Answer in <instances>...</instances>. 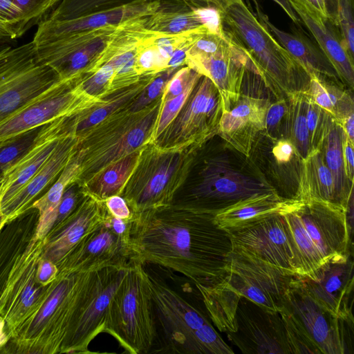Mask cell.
I'll use <instances>...</instances> for the list:
<instances>
[{
	"label": "cell",
	"mask_w": 354,
	"mask_h": 354,
	"mask_svg": "<svg viewBox=\"0 0 354 354\" xmlns=\"http://www.w3.org/2000/svg\"><path fill=\"white\" fill-rule=\"evenodd\" d=\"M176 71L167 69L157 73L134 100L130 109L134 111H140L160 97Z\"/></svg>",
	"instance_id": "42"
},
{
	"label": "cell",
	"mask_w": 354,
	"mask_h": 354,
	"mask_svg": "<svg viewBox=\"0 0 354 354\" xmlns=\"http://www.w3.org/2000/svg\"><path fill=\"white\" fill-rule=\"evenodd\" d=\"M140 150L107 167L83 185L81 190L104 201L111 196H120L136 164Z\"/></svg>",
	"instance_id": "33"
},
{
	"label": "cell",
	"mask_w": 354,
	"mask_h": 354,
	"mask_svg": "<svg viewBox=\"0 0 354 354\" xmlns=\"http://www.w3.org/2000/svg\"><path fill=\"white\" fill-rule=\"evenodd\" d=\"M104 333L130 354H146L157 339L156 317L144 264L130 259L110 300Z\"/></svg>",
	"instance_id": "9"
},
{
	"label": "cell",
	"mask_w": 354,
	"mask_h": 354,
	"mask_svg": "<svg viewBox=\"0 0 354 354\" xmlns=\"http://www.w3.org/2000/svg\"><path fill=\"white\" fill-rule=\"evenodd\" d=\"M228 233L233 248L287 274H295L292 241L282 213L270 215Z\"/></svg>",
	"instance_id": "17"
},
{
	"label": "cell",
	"mask_w": 354,
	"mask_h": 354,
	"mask_svg": "<svg viewBox=\"0 0 354 354\" xmlns=\"http://www.w3.org/2000/svg\"><path fill=\"white\" fill-rule=\"evenodd\" d=\"M113 75V67L104 64L90 75H82L80 86L88 95L102 99L109 95Z\"/></svg>",
	"instance_id": "40"
},
{
	"label": "cell",
	"mask_w": 354,
	"mask_h": 354,
	"mask_svg": "<svg viewBox=\"0 0 354 354\" xmlns=\"http://www.w3.org/2000/svg\"><path fill=\"white\" fill-rule=\"evenodd\" d=\"M221 13L223 30L246 56L262 80L278 95L308 85L309 75L281 46L243 0Z\"/></svg>",
	"instance_id": "5"
},
{
	"label": "cell",
	"mask_w": 354,
	"mask_h": 354,
	"mask_svg": "<svg viewBox=\"0 0 354 354\" xmlns=\"http://www.w3.org/2000/svg\"><path fill=\"white\" fill-rule=\"evenodd\" d=\"M12 41L14 39L6 32L0 29V50L8 46L7 44L12 43Z\"/></svg>",
	"instance_id": "54"
},
{
	"label": "cell",
	"mask_w": 354,
	"mask_h": 354,
	"mask_svg": "<svg viewBox=\"0 0 354 354\" xmlns=\"http://www.w3.org/2000/svg\"><path fill=\"white\" fill-rule=\"evenodd\" d=\"M216 162L207 167L203 183L194 187L185 200L171 205L215 214L253 195L276 192L256 171L234 168L223 160Z\"/></svg>",
	"instance_id": "12"
},
{
	"label": "cell",
	"mask_w": 354,
	"mask_h": 354,
	"mask_svg": "<svg viewBox=\"0 0 354 354\" xmlns=\"http://www.w3.org/2000/svg\"><path fill=\"white\" fill-rule=\"evenodd\" d=\"M235 330L228 339L244 354H292L288 333L279 312L241 297L234 315Z\"/></svg>",
	"instance_id": "15"
},
{
	"label": "cell",
	"mask_w": 354,
	"mask_h": 354,
	"mask_svg": "<svg viewBox=\"0 0 354 354\" xmlns=\"http://www.w3.org/2000/svg\"><path fill=\"white\" fill-rule=\"evenodd\" d=\"M314 10L324 17L328 18L325 0H304Z\"/></svg>",
	"instance_id": "51"
},
{
	"label": "cell",
	"mask_w": 354,
	"mask_h": 354,
	"mask_svg": "<svg viewBox=\"0 0 354 354\" xmlns=\"http://www.w3.org/2000/svg\"><path fill=\"white\" fill-rule=\"evenodd\" d=\"M35 290L30 286L25 288L21 295V301L24 306L31 305L35 298Z\"/></svg>",
	"instance_id": "52"
},
{
	"label": "cell",
	"mask_w": 354,
	"mask_h": 354,
	"mask_svg": "<svg viewBox=\"0 0 354 354\" xmlns=\"http://www.w3.org/2000/svg\"><path fill=\"white\" fill-rule=\"evenodd\" d=\"M3 215L2 214L1 210H0V223L2 221V218H3Z\"/></svg>",
	"instance_id": "56"
},
{
	"label": "cell",
	"mask_w": 354,
	"mask_h": 354,
	"mask_svg": "<svg viewBox=\"0 0 354 354\" xmlns=\"http://www.w3.org/2000/svg\"><path fill=\"white\" fill-rule=\"evenodd\" d=\"M42 126L0 140V178L30 150Z\"/></svg>",
	"instance_id": "37"
},
{
	"label": "cell",
	"mask_w": 354,
	"mask_h": 354,
	"mask_svg": "<svg viewBox=\"0 0 354 354\" xmlns=\"http://www.w3.org/2000/svg\"><path fill=\"white\" fill-rule=\"evenodd\" d=\"M241 0H211L212 5L221 12H223L230 5Z\"/></svg>",
	"instance_id": "53"
},
{
	"label": "cell",
	"mask_w": 354,
	"mask_h": 354,
	"mask_svg": "<svg viewBox=\"0 0 354 354\" xmlns=\"http://www.w3.org/2000/svg\"><path fill=\"white\" fill-rule=\"evenodd\" d=\"M130 106L109 115L77 137L74 158L78 171L73 183L80 188L109 165L151 142L161 96L140 111H132Z\"/></svg>",
	"instance_id": "4"
},
{
	"label": "cell",
	"mask_w": 354,
	"mask_h": 354,
	"mask_svg": "<svg viewBox=\"0 0 354 354\" xmlns=\"http://www.w3.org/2000/svg\"><path fill=\"white\" fill-rule=\"evenodd\" d=\"M197 73L187 66L176 71L165 87L161 95V102L164 103L182 93Z\"/></svg>",
	"instance_id": "44"
},
{
	"label": "cell",
	"mask_w": 354,
	"mask_h": 354,
	"mask_svg": "<svg viewBox=\"0 0 354 354\" xmlns=\"http://www.w3.org/2000/svg\"><path fill=\"white\" fill-rule=\"evenodd\" d=\"M56 272L55 266L50 262H45L40 268L39 278L41 282H46L54 277Z\"/></svg>",
	"instance_id": "48"
},
{
	"label": "cell",
	"mask_w": 354,
	"mask_h": 354,
	"mask_svg": "<svg viewBox=\"0 0 354 354\" xmlns=\"http://www.w3.org/2000/svg\"><path fill=\"white\" fill-rule=\"evenodd\" d=\"M131 259L180 273L209 286L225 274L233 245L214 214L174 205L131 214Z\"/></svg>",
	"instance_id": "1"
},
{
	"label": "cell",
	"mask_w": 354,
	"mask_h": 354,
	"mask_svg": "<svg viewBox=\"0 0 354 354\" xmlns=\"http://www.w3.org/2000/svg\"><path fill=\"white\" fill-rule=\"evenodd\" d=\"M332 118L308 96L306 122L311 152L319 149Z\"/></svg>",
	"instance_id": "39"
},
{
	"label": "cell",
	"mask_w": 354,
	"mask_h": 354,
	"mask_svg": "<svg viewBox=\"0 0 354 354\" xmlns=\"http://www.w3.org/2000/svg\"><path fill=\"white\" fill-rule=\"evenodd\" d=\"M146 18L136 17L118 24L93 64L91 73L104 64L114 69L109 95L133 84L142 77L136 71V61L138 45L149 31Z\"/></svg>",
	"instance_id": "20"
},
{
	"label": "cell",
	"mask_w": 354,
	"mask_h": 354,
	"mask_svg": "<svg viewBox=\"0 0 354 354\" xmlns=\"http://www.w3.org/2000/svg\"><path fill=\"white\" fill-rule=\"evenodd\" d=\"M185 65L212 81L219 93L224 112L241 96L246 71L252 64L230 39L214 53L187 56Z\"/></svg>",
	"instance_id": "21"
},
{
	"label": "cell",
	"mask_w": 354,
	"mask_h": 354,
	"mask_svg": "<svg viewBox=\"0 0 354 354\" xmlns=\"http://www.w3.org/2000/svg\"><path fill=\"white\" fill-rule=\"evenodd\" d=\"M109 219L85 235L62 257L63 274L128 264L132 257L129 238L115 234Z\"/></svg>",
	"instance_id": "19"
},
{
	"label": "cell",
	"mask_w": 354,
	"mask_h": 354,
	"mask_svg": "<svg viewBox=\"0 0 354 354\" xmlns=\"http://www.w3.org/2000/svg\"><path fill=\"white\" fill-rule=\"evenodd\" d=\"M293 275L232 248L224 276L209 286L195 284L207 315L221 332L235 330L239 299H249L267 310L280 312Z\"/></svg>",
	"instance_id": "2"
},
{
	"label": "cell",
	"mask_w": 354,
	"mask_h": 354,
	"mask_svg": "<svg viewBox=\"0 0 354 354\" xmlns=\"http://www.w3.org/2000/svg\"><path fill=\"white\" fill-rule=\"evenodd\" d=\"M61 0H0V29L16 40L46 19Z\"/></svg>",
	"instance_id": "30"
},
{
	"label": "cell",
	"mask_w": 354,
	"mask_h": 354,
	"mask_svg": "<svg viewBox=\"0 0 354 354\" xmlns=\"http://www.w3.org/2000/svg\"><path fill=\"white\" fill-rule=\"evenodd\" d=\"M60 80L38 58L32 41L0 50V123Z\"/></svg>",
	"instance_id": "10"
},
{
	"label": "cell",
	"mask_w": 354,
	"mask_h": 354,
	"mask_svg": "<svg viewBox=\"0 0 354 354\" xmlns=\"http://www.w3.org/2000/svg\"><path fill=\"white\" fill-rule=\"evenodd\" d=\"M337 28L342 39L354 58V0H337Z\"/></svg>",
	"instance_id": "41"
},
{
	"label": "cell",
	"mask_w": 354,
	"mask_h": 354,
	"mask_svg": "<svg viewBox=\"0 0 354 354\" xmlns=\"http://www.w3.org/2000/svg\"><path fill=\"white\" fill-rule=\"evenodd\" d=\"M160 4V0H140L122 7L71 20L53 21L46 19L37 25L32 41L39 44L70 33L116 25L136 17H147L153 14Z\"/></svg>",
	"instance_id": "25"
},
{
	"label": "cell",
	"mask_w": 354,
	"mask_h": 354,
	"mask_svg": "<svg viewBox=\"0 0 354 354\" xmlns=\"http://www.w3.org/2000/svg\"><path fill=\"white\" fill-rule=\"evenodd\" d=\"M340 125L349 140L354 143V113L349 115Z\"/></svg>",
	"instance_id": "49"
},
{
	"label": "cell",
	"mask_w": 354,
	"mask_h": 354,
	"mask_svg": "<svg viewBox=\"0 0 354 354\" xmlns=\"http://www.w3.org/2000/svg\"><path fill=\"white\" fill-rule=\"evenodd\" d=\"M77 138L71 133L63 138L44 165L0 210L6 217L21 213L30 203L55 181L76 151Z\"/></svg>",
	"instance_id": "26"
},
{
	"label": "cell",
	"mask_w": 354,
	"mask_h": 354,
	"mask_svg": "<svg viewBox=\"0 0 354 354\" xmlns=\"http://www.w3.org/2000/svg\"><path fill=\"white\" fill-rule=\"evenodd\" d=\"M81 75L60 80L0 123V140L71 116L91 107L101 99L85 93Z\"/></svg>",
	"instance_id": "13"
},
{
	"label": "cell",
	"mask_w": 354,
	"mask_h": 354,
	"mask_svg": "<svg viewBox=\"0 0 354 354\" xmlns=\"http://www.w3.org/2000/svg\"><path fill=\"white\" fill-rule=\"evenodd\" d=\"M140 0H61L47 19L62 21L122 7Z\"/></svg>",
	"instance_id": "35"
},
{
	"label": "cell",
	"mask_w": 354,
	"mask_h": 354,
	"mask_svg": "<svg viewBox=\"0 0 354 354\" xmlns=\"http://www.w3.org/2000/svg\"><path fill=\"white\" fill-rule=\"evenodd\" d=\"M269 104L266 100L241 94L229 110L222 113L216 135L249 158L257 136L264 129Z\"/></svg>",
	"instance_id": "23"
},
{
	"label": "cell",
	"mask_w": 354,
	"mask_h": 354,
	"mask_svg": "<svg viewBox=\"0 0 354 354\" xmlns=\"http://www.w3.org/2000/svg\"><path fill=\"white\" fill-rule=\"evenodd\" d=\"M277 3L293 21L294 24L299 25L300 19L292 8L290 0H272Z\"/></svg>",
	"instance_id": "47"
},
{
	"label": "cell",
	"mask_w": 354,
	"mask_h": 354,
	"mask_svg": "<svg viewBox=\"0 0 354 354\" xmlns=\"http://www.w3.org/2000/svg\"><path fill=\"white\" fill-rule=\"evenodd\" d=\"M148 281L164 345L160 353L233 354L209 322L208 315L148 272Z\"/></svg>",
	"instance_id": "8"
},
{
	"label": "cell",
	"mask_w": 354,
	"mask_h": 354,
	"mask_svg": "<svg viewBox=\"0 0 354 354\" xmlns=\"http://www.w3.org/2000/svg\"><path fill=\"white\" fill-rule=\"evenodd\" d=\"M299 277L317 304L341 319L354 322L353 251L333 257L310 277Z\"/></svg>",
	"instance_id": "18"
},
{
	"label": "cell",
	"mask_w": 354,
	"mask_h": 354,
	"mask_svg": "<svg viewBox=\"0 0 354 354\" xmlns=\"http://www.w3.org/2000/svg\"><path fill=\"white\" fill-rule=\"evenodd\" d=\"M288 114V101L285 98H280L276 102L270 104L268 106L266 117L264 129L262 131L269 137L276 138L277 133L280 132V129H287V121Z\"/></svg>",
	"instance_id": "43"
},
{
	"label": "cell",
	"mask_w": 354,
	"mask_h": 354,
	"mask_svg": "<svg viewBox=\"0 0 354 354\" xmlns=\"http://www.w3.org/2000/svg\"><path fill=\"white\" fill-rule=\"evenodd\" d=\"M117 25L73 32L35 44L37 55L56 72L61 80L88 74Z\"/></svg>",
	"instance_id": "16"
},
{
	"label": "cell",
	"mask_w": 354,
	"mask_h": 354,
	"mask_svg": "<svg viewBox=\"0 0 354 354\" xmlns=\"http://www.w3.org/2000/svg\"><path fill=\"white\" fill-rule=\"evenodd\" d=\"M354 143L345 134L343 142V161L344 171L348 179L353 183L354 175Z\"/></svg>",
	"instance_id": "46"
},
{
	"label": "cell",
	"mask_w": 354,
	"mask_h": 354,
	"mask_svg": "<svg viewBox=\"0 0 354 354\" xmlns=\"http://www.w3.org/2000/svg\"><path fill=\"white\" fill-rule=\"evenodd\" d=\"M77 171L78 164L73 155L55 181L32 204V207L39 209L40 218H48L56 221L57 209L63 193L67 186L74 182Z\"/></svg>",
	"instance_id": "36"
},
{
	"label": "cell",
	"mask_w": 354,
	"mask_h": 354,
	"mask_svg": "<svg viewBox=\"0 0 354 354\" xmlns=\"http://www.w3.org/2000/svg\"><path fill=\"white\" fill-rule=\"evenodd\" d=\"M109 266L91 271L63 341L64 351L87 353L95 337L104 333L110 300L128 267Z\"/></svg>",
	"instance_id": "11"
},
{
	"label": "cell",
	"mask_w": 354,
	"mask_h": 354,
	"mask_svg": "<svg viewBox=\"0 0 354 354\" xmlns=\"http://www.w3.org/2000/svg\"><path fill=\"white\" fill-rule=\"evenodd\" d=\"M222 113L218 89L203 75L178 115L153 143L167 147L202 145L216 135Z\"/></svg>",
	"instance_id": "14"
},
{
	"label": "cell",
	"mask_w": 354,
	"mask_h": 354,
	"mask_svg": "<svg viewBox=\"0 0 354 354\" xmlns=\"http://www.w3.org/2000/svg\"><path fill=\"white\" fill-rule=\"evenodd\" d=\"M74 115L62 117L42 126L30 150L3 176L0 208L6 205L44 165L60 140L73 133Z\"/></svg>",
	"instance_id": "22"
},
{
	"label": "cell",
	"mask_w": 354,
	"mask_h": 354,
	"mask_svg": "<svg viewBox=\"0 0 354 354\" xmlns=\"http://www.w3.org/2000/svg\"><path fill=\"white\" fill-rule=\"evenodd\" d=\"M345 133L342 126L332 118L319 150L333 176L338 205L348 210L353 205V183L346 176L343 161V142Z\"/></svg>",
	"instance_id": "31"
},
{
	"label": "cell",
	"mask_w": 354,
	"mask_h": 354,
	"mask_svg": "<svg viewBox=\"0 0 354 354\" xmlns=\"http://www.w3.org/2000/svg\"><path fill=\"white\" fill-rule=\"evenodd\" d=\"M352 207L346 210L310 201L282 212L292 241L295 274L310 277L333 257L353 251Z\"/></svg>",
	"instance_id": "3"
},
{
	"label": "cell",
	"mask_w": 354,
	"mask_h": 354,
	"mask_svg": "<svg viewBox=\"0 0 354 354\" xmlns=\"http://www.w3.org/2000/svg\"><path fill=\"white\" fill-rule=\"evenodd\" d=\"M301 202L284 198L277 192L258 194L218 212L214 214V219L220 227L228 232L270 215L290 209Z\"/></svg>",
	"instance_id": "28"
},
{
	"label": "cell",
	"mask_w": 354,
	"mask_h": 354,
	"mask_svg": "<svg viewBox=\"0 0 354 354\" xmlns=\"http://www.w3.org/2000/svg\"><path fill=\"white\" fill-rule=\"evenodd\" d=\"M288 98L286 138L292 144L302 160L311 152L306 122L308 95L306 90H301L289 94Z\"/></svg>",
	"instance_id": "34"
},
{
	"label": "cell",
	"mask_w": 354,
	"mask_h": 354,
	"mask_svg": "<svg viewBox=\"0 0 354 354\" xmlns=\"http://www.w3.org/2000/svg\"><path fill=\"white\" fill-rule=\"evenodd\" d=\"M184 0H160L158 9L147 17L146 28L150 31L178 34L203 26L193 10Z\"/></svg>",
	"instance_id": "32"
},
{
	"label": "cell",
	"mask_w": 354,
	"mask_h": 354,
	"mask_svg": "<svg viewBox=\"0 0 354 354\" xmlns=\"http://www.w3.org/2000/svg\"><path fill=\"white\" fill-rule=\"evenodd\" d=\"M296 199L303 202L318 201L339 206L333 176L319 149L310 152L301 160Z\"/></svg>",
	"instance_id": "29"
},
{
	"label": "cell",
	"mask_w": 354,
	"mask_h": 354,
	"mask_svg": "<svg viewBox=\"0 0 354 354\" xmlns=\"http://www.w3.org/2000/svg\"><path fill=\"white\" fill-rule=\"evenodd\" d=\"M328 19L337 27V0H325Z\"/></svg>",
	"instance_id": "50"
},
{
	"label": "cell",
	"mask_w": 354,
	"mask_h": 354,
	"mask_svg": "<svg viewBox=\"0 0 354 354\" xmlns=\"http://www.w3.org/2000/svg\"><path fill=\"white\" fill-rule=\"evenodd\" d=\"M300 21L335 68L339 79L351 88L354 86V58L348 52L338 28L314 10L304 0H290Z\"/></svg>",
	"instance_id": "24"
},
{
	"label": "cell",
	"mask_w": 354,
	"mask_h": 354,
	"mask_svg": "<svg viewBox=\"0 0 354 354\" xmlns=\"http://www.w3.org/2000/svg\"><path fill=\"white\" fill-rule=\"evenodd\" d=\"M105 204L109 212L113 216L121 219H129L131 216V212L123 197L120 195H113L107 198Z\"/></svg>",
	"instance_id": "45"
},
{
	"label": "cell",
	"mask_w": 354,
	"mask_h": 354,
	"mask_svg": "<svg viewBox=\"0 0 354 354\" xmlns=\"http://www.w3.org/2000/svg\"><path fill=\"white\" fill-rule=\"evenodd\" d=\"M194 6H213L211 0H184Z\"/></svg>",
	"instance_id": "55"
},
{
	"label": "cell",
	"mask_w": 354,
	"mask_h": 354,
	"mask_svg": "<svg viewBox=\"0 0 354 354\" xmlns=\"http://www.w3.org/2000/svg\"><path fill=\"white\" fill-rule=\"evenodd\" d=\"M292 354H353L354 322L325 310L294 274L279 312Z\"/></svg>",
	"instance_id": "7"
},
{
	"label": "cell",
	"mask_w": 354,
	"mask_h": 354,
	"mask_svg": "<svg viewBox=\"0 0 354 354\" xmlns=\"http://www.w3.org/2000/svg\"><path fill=\"white\" fill-rule=\"evenodd\" d=\"M201 145L193 143L167 147L153 142L144 145L120 195L131 214L170 206Z\"/></svg>",
	"instance_id": "6"
},
{
	"label": "cell",
	"mask_w": 354,
	"mask_h": 354,
	"mask_svg": "<svg viewBox=\"0 0 354 354\" xmlns=\"http://www.w3.org/2000/svg\"><path fill=\"white\" fill-rule=\"evenodd\" d=\"M202 76L201 74L197 73L182 93L164 103L161 102V107L150 142H155L174 121Z\"/></svg>",
	"instance_id": "38"
},
{
	"label": "cell",
	"mask_w": 354,
	"mask_h": 354,
	"mask_svg": "<svg viewBox=\"0 0 354 354\" xmlns=\"http://www.w3.org/2000/svg\"><path fill=\"white\" fill-rule=\"evenodd\" d=\"M254 3L256 17L308 75L315 74L320 79H339L333 65L316 42H313L299 30L287 32L279 29L270 21L259 3L257 1Z\"/></svg>",
	"instance_id": "27"
}]
</instances>
